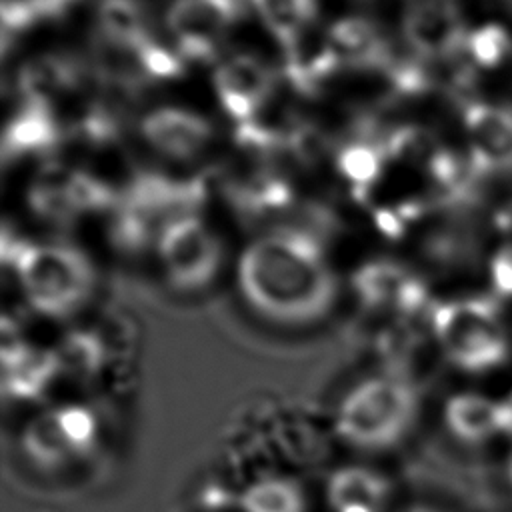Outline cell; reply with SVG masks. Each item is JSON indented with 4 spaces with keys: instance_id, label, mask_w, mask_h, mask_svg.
Returning <instances> with one entry per match:
<instances>
[{
    "instance_id": "obj_8",
    "label": "cell",
    "mask_w": 512,
    "mask_h": 512,
    "mask_svg": "<svg viewBox=\"0 0 512 512\" xmlns=\"http://www.w3.org/2000/svg\"><path fill=\"white\" fill-rule=\"evenodd\" d=\"M236 16V0H174L166 26L184 54L210 58L228 36Z\"/></svg>"
},
{
    "instance_id": "obj_5",
    "label": "cell",
    "mask_w": 512,
    "mask_h": 512,
    "mask_svg": "<svg viewBox=\"0 0 512 512\" xmlns=\"http://www.w3.org/2000/svg\"><path fill=\"white\" fill-rule=\"evenodd\" d=\"M98 420L82 404H62L32 416L20 434L26 460L44 472H58L96 450Z\"/></svg>"
},
{
    "instance_id": "obj_7",
    "label": "cell",
    "mask_w": 512,
    "mask_h": 512,
    "mask_svg": "<svg viewBox=\"0 0 512 512\" xmlns=\"http://www.w3.org/2000/svg\"><path fill=\"white\" fill-rule=\"evenodd\" d=\"M512 414L506 402L480 392L460 390L444 400L442 422L446 432L464 446H492L494 454L512 434Z\"/></svg>"
},
{
    "instance_id": "obj_16",
    "label": "cell",
    "mask_w": 512,
    "mask_h": 512,
    "mask_svg": "<svg viewBox=\"0 0 512 512\" xmlns=\"http://www.w3.org/2000/svg\"><path fill=\"white\" fill-rule=\"evenodd\" d=\"M314 26V24H312ZM306 28L286 46V62L292 78L300 84H310L328 76L338 64V56L330 44L328 30L324 34Z\"/></svg>"
},
{
    "instance_id": "obj_6",
    "label": "cell",
    "mask_w": 512,
    "mask_h": 512,
    "mask_svg": "<svg viewBox=\"0 0 512 512\" xmlns=\"http://www.w3.org/2000/svg\"><path fill=\"white\" fill-rule=\"evenodd\" d=\"M162 266L180 288L208 284L220 266V244L196 216H180L166 224L158 238Z\"/></svg>"
},
{
    "instance_id": "obj_1",
    "label": "cell",
    "mask_w": 512,
    "mask_h": 512,
    "mask_svg": "<svg viewBox=\"0 0 512 512\" xmlns=\"http://www.w3.org/2000/svg\"><path fill=\"white\" fill-rule=\"evenodd\" d=\"M250 306L272 322L308 324L334 300V278L316 242L296 232H278L252 242L238 268Z\"/></svg>"
},
{
    "instance_id": "obj_17",
    "label": "cell",
    "mask_w": 512,
    "mask_h": 512,
    "mask_svg": "<svg viewBox=\"0 0 512 512\" xmlns=\"http://www.w3.org/2000/svg\"><path fill=\"white\" fill-rule=\"evenodd\" d=\"M98 24L112 44L136 54L152 42L146 14L136 0H102Z\"/></svg>"
},
{
    "instance_id": "obj_4",
    "label": "cell",
    "mask_w": 512,
    "mask_h": 512,
    "mask_svg": "<svg viewBox=\"0 0 512 512\" xmlns=\"http://www.w3.org/2000/svg\"><path fill=\"white\" fill-rule=\"evenodd\" d=\"M434 336L444 356L466 374H490L510 354L496 316L478 302H450L434 312Z\"/></svg>"
},
{
    "instance_id": "obj_15",
    "label": "cell",
    "mask_w": 512,
    "mask_h": 512,
    "mask_svg": "<svg viewBox=\"0 0 512 512\" xmlns=\"http://www.w3.org/2000/svg\"><path fill=\"white\" fill-rule=\"evenodd\" d=\"M240 512H306L304 486L286 474H268L252 480L238 498Z\"/></svg>"
},
{
    "instance_id": "obj_2",
    "label": "cell",
    "mask_w": 512,
    "mask_h": 512,
    "mask_svg": "<svg viewBox=\"0 0 512 512\" xmlns=\"http://www.w3.org/2000/svg\"><path fill=\"white\" fill-rule=\"evenodd\" d=\"M418 412L420 398L414 384L398 376H372L342 396L334 430L352 448L382 452L398 446L412 432Z\"/></svg>"
},
{
    "instance_id": "obj_11",
    "label": "cell",
    "mask_w": 512,
    "mask_h": 512,
    "mask_svg": "<svg viewBox=\"0 0 512 512\" xmlns=\"http://www.w3.org/2000/svg\"><path fill=\"white\" fill-rule=\"evenodd\" d=\"M392 496L390 480L368 466L336 468L326 482L330 512H386Z\"/></svg>"
},
{
    "instance_id": "obj_20",
    "label": "cell",
    "mask_w": 512,
    "mask_h": 512,
    "mask_svg": "<svg viewBox=\"0 0 512 512\" xmlns=\"http://www.w3.org/2000/svg\"><path fill=\"white\" fill-rule=\"evenodd\" d=\"M266 28L288 46L314 24L316 0H252Z\"/></svg>"
},
{
    "instance_id": "obj_13",
    "label": "cell",
    "mask_w": 512,
    "mask_h": 512,
    "mask_svg": "<svg viewBox=\"0 0 512 512\" xmlns=\"http://www.w3.org/2000/svg\"><path fill=\"white\" fill-rule=\"evenodd\" d=\"M354 286L364 304L372 308L404 310L418 302L420 286L394 262H370L354 276Z\"/></svg>"
},
{
    "instance_id": "obj_12",
    "label": "cell",
    "mask_w": 512,
    "mask_h": 512,
    "mask_svg": "<svg viewBox=\"0 0 512 512\" xmlns=\"http://www.w3.org/2000/svg\"><path fill=\"white\" fill-rule=\"evenodd\" d=\"M58 370V354L28 346L20 340H4L2 386L8 396L16 400H30L40 396L50 386Z\"/></svg>"
},
{
    "instance_id": "obj_25",
    "label": "cell",
    "mask_w": 512,
    "mask_h": 512,
    "mask_svg": "<svg viewBox=\"0 0 512 512\" xmlns=\"http://www.w3.org/2000/svg\"><path fill=\"white\" fill-rule=\"evenodd\" d=\"M406 512H446V510L430 506V504H416V506H410Z\"/></svg>"
},
{
    "instance_id": "obj_22",
    "label": "cell",
    "mask_w": 512,
    "mask_h": 512,
    "mask_svg": "<svg viewBox=\"0 0 512 512\" xmlns=\"http://www.w3.org/2000/svg\"><path fill=\"white\" fill-rule=\"evenodd\" d=\"M384 152L372 144H350L338 156V170L356 188H370L382 174Z\"/></svg>"
},
{
    "instance_id": "obj_10",
    "label": "cell",
    "mask_w": 512,
    "mask_h": 512,
    "mask_svg": "<svg viewBox=\"0 0 512 512\" xmlns=\"http://www.w3.org/2000/svg\"><path fill=\"white\" fill-rule=\"evenodd\" d=\"M144 140L174 160H192L206 150L212 138L210 124L182 108H158L142 122Z\"/></svg>"
},
{
    "instance_id": "obj_9",
    "label": "cell",
    "mask_w": 512,
    "mask_h": 512,
    "mask_svg": "<svg viewBox=\"0 0 512 512\" xmlns=\"http://www.w3.org/2000/svg\"><path fill=\"white\" fill-rule=\"evenodd\" d=\"M214 88L224 110L248 124L268 102L274 74L254 54H234L214 70Z\"/></svg>"
},
{
    "instance_id": "obj_14",
    "label": "cell",
    "mask_w": 512,
    "mask_h": 512,
    "mask_svg": "<svg viewBox=\"0 0 512 512\" xmlns=\"http://www.w3.org/2000/svg\"><path fill=\"white\" fill-rule=\"evenodd\" d=\"M328 38L340 64L374 66L386 58L384 36L366 18L350 16L338 20L328 28Z\"/></svg>"
},
{
    "instance_id": "obj_3",
    "label": "cell",
    "mask_w": 512,
    "mask_h": 512,
    "mask_svg": "<svg viewBox=\"0 0 512 512\" xmlns=\"http://www.w3.org/2000/svg\"><path fill=\"white\" fill-rule=\"evenodd\" d=\"M14 266L28 304L46 316L72 314L92 290V268L84 254L70 246H14Z\"/></svg>"
},
{
    "instance_id": "obj_18",
    "label": "cell",
    "mask_w": 512,
    "mask_h": 512,
    "mask_svg": "<svg viewBox=\"0 0 512 512\" xmlns=\"http://www.w3.org/2000/svg\"><path fill=\"white\" fill-rule=\"evenodd\" d=\"M74 170L66 166H46L30 186V206L42 218L52 222H66L78 214L72 200Z\"/></svg>"
},
{
    "instance_id": "obj_19",
    "label": "cell",
    "mask_w": 512,
    "mask_h": 512,
    "mask_svg": "<svg viewBox=\"0 0 512 512\" xmlns=\"http://www.w3.org/2000/svg\"><path fill=\"white\" fill-rule=\"evenodd\" d=\"M406 38L424 54L448 50L456 36L454 20L448 8L436 2H420L406 16Z\"/></svg>"
},
{
    "instance_id": "obj_24",
    "label": "cell",
    "mask_w": 512,
    "mask_h": 512,
    "mask_svg": "<svg viewBox=\"0 0 512 512\" xmlns=\"http://www.w3.org/2000/svg\"><path fill=\"white\" fill-rule=\"evenodd\" d=\"M142 64L148 68V72L156 76H174L178 72V60L164 48L150 42L144 50L138 52Z\"/></svg>"
},
{
    "instance_id": "obj_21",
    "label": "cell",
    "mask_w": 512,
    "mask_h": 512,
    "mask_svg": "<svg viewBox=\"0 0 512 512\" xmlns=\"http://www.w3.org/2000/svg\"><path fill=\"white\" fill-rule=\"evenodd\" d=\"M56 136V126L50 120L46 104L30 102L6 128L4 148L6 152H24L50 146Z\"/></svg>"
},
{
    "instance_id": "obj_23",
    "label": "cell",
    "mask_w": 512,
    "mask_h": 512,
    "mask_svg": "<svg viewBox=\"0 0 512 512\" xmlns=\"http://www.w3.org/2000/svg\"><path fill=\"white\" fill-rule=\"evenodd\" d=\"M494 480H496V494L500 502L512 512V434L504 440V444L494 454Z\"/></svg>"
}]
</instances>
